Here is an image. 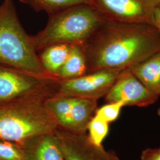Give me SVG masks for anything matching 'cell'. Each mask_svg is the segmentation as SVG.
Instances as JSON below:
<instances>
[{
  "label": "cell",
  "mask_w": 160,
  "mask_h": 160,
  "mask_svg": "<svg viewBox=\"0 0 160 160\" xmlns=\"http://www.w3.org/2000/svg\"><path fill=\"white\" fill-rule=\"evenodd\" d=\"M87 73L100 69H128L160 51V33L149 23L106 20L81 45Z\"/></svg>",
  "instance_id": "6da1fadb"
},
{
  "label": "cell",
  "mask_w": 160,
  "mask_h": 160,
  "mask_svg": "<svg viewBox=\"0 0 160 160\" xmlns=\"http://www.w3.org/2000/svg\"><path fill=\"white\" fill-rule=\"evenodd\" d=\"M106 20L91 4L72 6L49 15L45 28L32 40L38 52L58 43L82 45Z\"/></svg>",
  "instance_id": "7a4b0ae2"
},
{
  "label": "cell",
  "mask_w": 160,
  "mask_h": 160,
  "mask_svg": "<svg viewBox=\"0 0 160 160\" xmlns=\"http://www.w3.org/2000/svg\"><path fill=\"white\" fill-rule=\"evenodd\" d=\"M46 97H31L0 106V140L18 145L55 132L56 121L46 109Z\"/></svg>",
  "instance_id": "3957f363"
},
{
  "label": "cell",
  "mask_w": 160,
  "mask_h": 160,
  "mask_svg": "<svg viewBox=\"0 0 160 160\" xmlns=\"http://www.w3.org/2000/svg\"><path fill=\"white\" fill-rule=\"evenodd\" d=\"M0 65L53 77L40 63L31 36L23 29L12 0H4L0 6Z\"/></svg>",
  "instance_id": "277c9868"
},
{
  "label": "cell",
  "mask_w": 160,
  "mask_h": 160,
  "mask_svg": "<svg viewBox=\"0 0 160 160\" xmlns=\"http://www.w3.org/2000/svg\"><path fill=\"white\" fill-rule=\"evenodd\" d=\"M60 80L0 65V106L31 97L55 94Z\"/></svg>",
  "instance_id": "5b68a950"
},
{
  "label": "cell",
  "mask_w": 160,
  "mask_h": 160,
  "mask_svg": "<svg viewBox=\"0 0 160 160\" xmlns=\"http://www.w3.org/2000/svg\"><path fill=\"white\" fill-rule=\"evenodd\" d=\"M122 71L104 69L69 80H60L55 95L79 97L97 101L105 97Z\"/></svg>",
  "instance_id": "8992f818"
},
{
  "label": "cell",
  "mask_w": 160,
  "mask_h": 160,
  "mask_svg": "<svg viewBox=\"0 0 160 160\" xmlns=\"http://www.w3.org/2000/svg\"><path fill=\"white\" fill-rule=\"evenodd\" d=\"M157 0H92V5L107 20L128 23L152 24Z\"/></svg>",
  "instance_id": "52a82bcc"
},
{
  "label": "cell",
  "mask_w": 160,
  "mask_h": 160,
  "mask_svg": "<svg viewBox=\"0 0 160 160\" xmlns=\"http://www.w3.org/2000/svg\"><path fill=\"white\" fill-rule=\"evenodd\" d=\"M63 160H120L116 152L93 143L86 133H75L61 128L55 132Z\"/></svg>",
  "instance_id": "ba28073f"
},
{
  "label": "cell",
  "mask_w": 160,
  "mask_h": 160,
  "mask_svg": "<svg viewBox=\"0 0 160 160\" xmlns=\"http://www.w3.org/2000/svg\"><path fill=\"white\" fill-rule=\"evenodd\" d=\"M158 96L151 92L129 69L122 71L105 96L108 103L121 102L124 106L145 107L154 103Z\"/></svg>",
  "instance_id": "9c48e42d"
},
{
  "label": "cell",
  "mask_w": 160,
  "mask_h": 160,
  "mask_svg": "<svg viewBox=\"0 0 160 160\" xmlns=\"http://www.w3.org/2000/svg\"><path fill=\"white\" fill-rule=\"evenodd\" d=\"M21 145L23 160H63L55 132L33 138Z\"/></svg>",
  "instance_id": "30bf717a"
},
{
  "label": "cell",
  "mask_w": 160,
  "mask_h": 160,
  "mask_svg": "<svg viewBox=\"0 0 160 160\" xmlns=\"http://www.w3.org/2000/svg\"><path fill=\"white\" fill-rule=\"evenodd\" d=\"M97 109L96 100L74 97L68 120L62 129L75 133H86L87 125Z\"/></svg>",
  "instance_id": "8fae6325"
},
{
  "label": "cell",
  "mask_w": 160,
  "mask_h": 160,
  "mask_svg": "<svg viewBox=\"0 0 160 160\" xmlns=\"http://www.w3.org/2000/svg\"><path fill=\"white\" fill-rule=\"evenodd\" d=\"M151 92L160 96V51L128 69Z\"/></svg>",
  "instance_id": "7c38bea8"
},
{
  "label": "cell",
  "mask_w": 160,
  "mask_h": 160,
  "mask_svg": "<svg viewBox=\"0 0 160 160\" xmlns=\"http://www.w3.org/2000/svg\"><path fill=\"white\" fill-rule=\"evenodd\" d=\"M71 45L58 43L47 46L39 55L40 63L46 72L56 78L68 57Z\"/></svg>",
  "instance_id": "4fadbf2b"
},
{
  "label": "cell",
  "mask_w": 160,
  "mask_h": 160,
  "mask_svg": "<svg viewBox=\"0 0 160 160\" xmlns=\"http://www.w3.org/2000/svg\"><path fill=\"white\" fill-rule=\"evenodd\" d=\"M87 73L86 56L81 45H71L68 57L58 73L59 80L72 79Z\"/></svg>",
  "instance_id": "5bb4252c"
},
{
  "label": "cell",
  "mask_w": 160,
  "mask_h": 160,
  "mask_svg": "<svg viewBox=\"0 0 160 160\" xmlns=\"http://www.w3.org/2000/svg\"><path fill=\"white\" fill-rule=\"evenodd\" d=\"M28 4L34 11L46 12L51 15L61 12L72 6L80 4H91L92 0H20Z\"/></svg>",
  "instance_id": "9a60e30c"
},
{
  "label": "cell",
  "mask_w": 160,
  "mask_h": 160,
  "mask_svg": "<svg viewBox=\"0 0 160 160\" xmlns=\"http://www.w3.org/2000/svg\"><path fill=\"white\" fill-rule=\"evenodd\" d=\"M87 131L88 135L93 143L102 145L103 141L109 133V123L94 114L87 125Z\"/></svg>",
  "instance_id": "2e32d148"
},
{
  "label": "cell",
  "mask_w": 160,
  "mask_h": 160,
  "mask_svg": "<svg viewBox=\"0 0 160 160\" xmlns=\"http://www.w3.org/2000/svg\"><path fill=\"white\" fill-rule=\"evenodd\" d=\"M0 160H23L22 146L12 142L0 140Z\"/></svg>",
  "instance_id": "e0dca14e"
},
{
  "label": "cell",
  "mask_w": 160,
  "mask_h": 160,
  "mask_svg": "<svg viewBox=\"0 0 160 160\" xmlns=\"http://www.w3.org/2000/svg\"><path fill=\"white\" fill-rule=\"evenodd\" d=\"M123 107H125L123 104L121 102L108 103L97 109L94 114L101 119L110 123L119 118L121 110Z\"/></svg>",
  "instance_id": "ac0fdd59"
},
{
  "label": "cell",
  "mask_w": 160,
  "mask_h": 160,
  "mask_svg": "<svg viewBox=\"0 0 160 160\" xmlns=\"http://www.w3.org/2000/svg\"><path fill=\"white\" fill-rule=\"evenodd\" d=\"M141 160H160V147L143 150L141 156Z\"/></svg>",
  "instance_id": "d6986e66"
},
{
  "label": "cell",
  "mask_w": 160,
  "mask_h": 160,
  "mask_svg": "<svg viewBox=\"0 0 160 160\" xmlns=\"http://www.w3.org/2000/svg\"><path fill=\"white\" fill-rule=\"evenodd\" d=\"M152 24L160 33V4H158L155 8L153 12Z\"/></svg>",
  "instance_id": "ffe728a7"
},
{
  "label": "cell",
  "mask_w": 160,
  "mask_h": 160,
  "mask_svg": "<svg viewBox=\"0 0 160 160\" xmlns=\"http://www.w3.org/2000/svg\"><path fill=\"white\" fill-rule=\"evenodd\" d=\"M158 115L160 116V109H158Z\"/></svg>",
  "instance_id": "44dd1931"
},
{
  "label": "cell",
  "mask_w": 160,
  "mask_h": 160,
  "mask_svg": "<svg viewBox=\"0 0 160 160\" xmlns=\"http://www.w3.org/2000/svg\"><path fill=\"white\" fill-rule=\"evenodd\" d=\"M158 1V2H159V4H160V0H157Z\"/></svg>",
  "instance_id": "7402d4cb"
}]
</instances>
